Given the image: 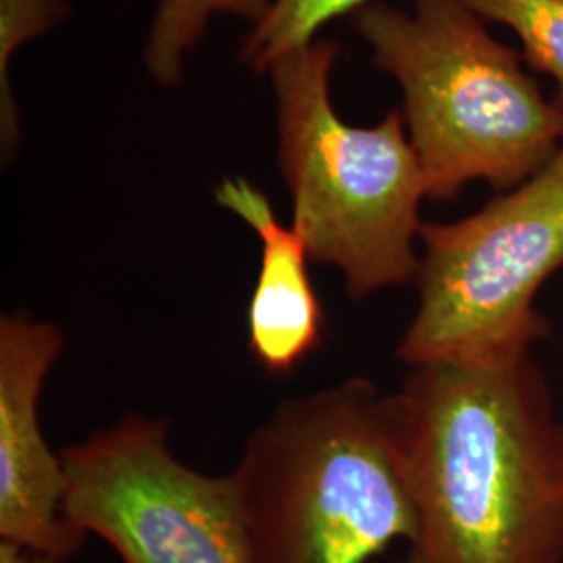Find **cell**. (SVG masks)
Returning a JSON list of instances; mask_svg holds the SVG:
<instances>
[{
  "label": "cell",
  "instance_id": "7a4b0ae2",
  "mask_svg": "<svg viewBox=\"0 0 563 563\" xmlns=\"http://www.w3.org/2000/svg\"><path fill=\"white\" fill-rule=\"evenodd\" d=\"M228 476L255 563H369L418 530L397 395L360 376L282 402Z\"/></svg>",
  "mask_w": 563,
  "mask_h": 563
},
{
  "label": "cell",
  "instance_id": "9c48e42d",
  "mask_svg": "<svg viewBox=\"0 0 563 563\" xmlns=\"http://www.w3.org/2000/svg\"><path fill=\"white\" fill-rule=\"evenodd\" d=\"M269 0H162L146 42V65L153 78L174 86L181 78L184 55L199 42L218 13L262 21Z\"/></svg>",
  "mask_w": 563,
  "mask_h": 563
},
{
  "label": "cell",
  "instance_id": "ba28073f",
  "mask_svg": "<svg viewBox=\"0 0 563 563\" xmlns=\"http://www.w3.org/2000/svg\"><path fill=\"white\" fill-rule=\"evenodd\" d=\"M216 201L262 241V269L249 302V349L263 372L288 376L320 349L325 328V311L307 272V246L246 178H225Z\"/></svg>",
  "mask_w": 563,
  "mask_h": 563
},
{
  "label": "cell",
  "instance_id": "8fae6325",
  "mask_svg": "<svg viewBox=\"0 0 563 563\" xmlns=\"http://www.w3.org/2000/svg\"><path fill=\"white\" fill-rule=\"evenodd\" d=\"M483 20L499 21L522 41L523 55L558 84L563 109V0H465Z\"/></svg>",
  "mask_w": 563,
  "mask_h": 563
},
{
  "label": "cell",
  "instance_id": "30bf717a",
  "mask_svg": "<svg viewBox=\"0 0 563 563\" xmlns=\"http://www.w3.org/2000/svg\"><path fill=\"white\" fill-rule=\"evenodd\" d=\"M367 0H269V9L242 44L241 59L269 71L282 55L313 41L323 23L355 13Z\"/></svg>",
  "mask_w": 563,
  "mask_h": 563
},
{
  "label": "cell",
  "instance_id": "6da1fadb",
  "mask_svg": "<svg viewBox=\"0 0 563 563\" xmlns=\"http://www.w3.org/2000/svg\"><path fill=\"white\" fill-rule=\"evenodd\" d=\"M418 530L395 563H563V418L532 353L409 367Z\"/></svg>",
  "mask_w": 563,
  "mask_h": 563
},
{
  "label": "cell",
  "instance_id": "3957f363",
  "mask_svg": "<svg viewBox=\"0 0 563 563\" xmlns=\"http://www.w3.org/2000/svg\"><path fill=\"white\" fill-rule=\"evenodd\" d=\"M353 27L401 84L428 199L451 201L476 180L507 192L562 148V107L465 0H416L413 13L367 2Z\"/></svg>",
  "mask_w": 563,
  "mask_h": 563
},
{
  "label": "cell",
  "instance_id": "5b68a950",
  "mask_svg": "<svg viewBox=\"0 0 563 563\" xmlns=\"http://www.w3.org/2000/svg\"><path fill=\"white\" fill-rule=\"evenodd\" d=\"M420 244L418 309L395 353L407 367L532 353L551 336L537 297L563 265V144L481 211L422 223Z\"/></svg>",
  "mask_w": 563,
  "mask_h": 563
},
{
  "label": "cell",
  "instance_id": "4fadbf2b",
  "mask_svg": "<svg viewBox=\"0 0 563 563\" xmlns=\"http://www.w3.org/2000/svg\"><path fill=\"white\" fill-rule=\"evenodd\" d=\"M0 563H65V560L25 544L0 539Z\"/></svg>",
  "mask_w": 563,
  "mask_h": 563
},
{
  "label": "cell",
  "instance_id": "52a82bcc",
  "mask_svg": "<svg viewBox=\"0 0 563 563\" xmlns=\"http://www.w3.org/2000/svg\"><path fill=\"white\" fill-rule=\"evenodd\" d=\"M65 346L27 311L0 318V539L69 560L86 534L65 514L67 476L42 434V388Z\"/></svg>",
  "mask_w": 563,
  "mask_h": 563
},
{
  "label": "cell",
  "instance_id": "8992f818",
  "mask_svg": "<svg viewBox=\"0 0 563 563\" xmlns=\"http://www.w3.org/2000/svg\"><path fill=\"white\" fill-rule=\"evenodd\" d=\"M169 423L130 413L60 453L65 514L121 563H255L230 476L169 449Z\"/></svg>",
  "mask_w": 563,
  "mask_h": 563
},
{
  "label": "cell",
  "instance_id": "7c38bea8",
  "mask_svg": "<svg viewBox=\"0 0 563 563\" xmlns=\"http://www.w3.org/2000/svg\"><path fill=\"white\" fill-rule=\"evenodd\" d=\"M59 0H0V128L2 148L13 151L20 128L9 88V63L23 42L46 32L59 18Z\"/></svg>",
  "mask_w": 563,
  "mask_h": 563
},
{
  "label": "cell",
  "instance_id": "277c9868",
  "mask_svg": "<svg viewBox=\"0 0 563 563\" xmlns=\"http://www.w3.org/2000/svg\"><path fill=\"white\" fill-rule=\"evenodd\" d=\"M334 41H311L269 67L278 101V162L292 197V228L309 260L334 265L353 301L416 282L422 163L390 111L355 128L336 115L330 74Z\"/></svg>",
  "mask_w": 563,
  "mask_h": 563
}]
</instances>
